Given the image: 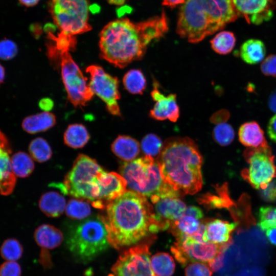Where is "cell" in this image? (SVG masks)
<instances>
[{
    "instance_id": "6da1fadb",
    "label": "cell",
    "mask_w": 276,
    "mask_h": 276,
    "mask_svg": "<svg viewBox=\"0 0 276 276\" xmlns=\"http://www.w3.org/2000/svg\"><path fill=\"white\" fill-rule=\"evenodd\" d=\"M169 29L165 12L134 22L120 18L108 22L99 34L100 56L113 66L123 68L142 59L151 42L164 37Z\"/></svg>"
},
{
    "instance_id": "7a4b0ae2",
    "label": "cell",
    "mask_w": 276,
    "mask_h": 276,
    "mask_svg": "<svg viewBox=\"0 0 276 276\" xmlns=\"http://www.w3.org/2000/svg\"><path fill=\"white\" fill-rule=\"evenodd\" d=\"M105 225L109 244L120 249L136 244L149 234L161 230L153 207L146 197L126 191L98 215Z\"/></svg>"
},
{
    "instance_id": "3957f363",
    "label": "cell",
    "mask_w": 276,
    "mask_h": 276,
    "mask_svg": "<svg viewBox=\"0 0 276 276\" xmlns=\"http://www.w3.org/2000/svg\"><path fill=\"white\" fill-rule=\"evenodd\" d=\"M202 157L188 137L165 141L157 159L164 181L180 194L193 195L202 186Z\"/></svg>"
},
{
    "instance_id": "277c9868",
    "label": "cell",
    "mask_w": 276,
    "mask_h": 276,
    "mask_svg": "<svg viewBox=\"0 0 276 276\" xmlns=\"http://www.w3.org/2000/svg\"><path fill=\"white\" fill-rule=\"evenodd\" d=\"M233 0H186L178 13L176 33L198 43L237 19Z\"/></svg>"
},
{
    "instance_id": "5b68a950",
    "label": "cell",
    "mask_w": 276,
    "mask_h": 276,
    "mask_svg": "<svg viewBox=\"0 0 276 276\" xmlns=\"http://www.w3.org/2000/svg\"><path fill=\"white\" fill-rule=\"evenodd\" d=\"M105 170L97 162L88 156L79 154L63 183H52L63 194L83 199L94 204L100 193V177Z\"/></svg>"
},
{
    "instance_id": "8992f818",
    "label": "cell",
    "mask_w": 276,
    "mask_h": 276,
    "mask_svg": "<svg viewBox=\"0 0 276 276\" xmlns=\"http://www.w3.org/2000/svg\"><path fill=\"white\" fill-rule=\"evenodd\" d=\"M120 171L128 187L145 197H159L170 187L163 180L157 161L150 156L125 162Z\"/></svg>"
},
{
    "instance_id": "52a82bcc",
    "label": "cell",
    "mask_w": 276,
    "mask_h": 276,
    "mask_svg": "<svg viewBox=\"0 0 276 276\" xmlns=\"http://www.w3.org/2000/svg\"><path fill=\"white\" fill-rule=\"evenodd\" d=\"M67 244L75 257L83 262L89 261L109 244L104 224L98 216L83 221L70 232Z\"/></svg>"
},
{
    "instance_id": "ba28073f",
    "label": "cell",
    "mask_w": 276,
    "mask_h": 276,
    "mask_svg": "<svg viewBox=\"0 0 276 276\" xmlns=\"http://www.w3.org/2000/svg\"><path fill=\"white\" fill-rule=\"evenodd\" d=\"M48 7L58 35L76 38L91 30L87 0H50Z\"/></svg>"
},
{
    "instance_id": "9c48e42d",
    "label": "cell",
    "mask_w": 276,
    "mask_h": 276,
    "mask_svg": "<svg viewBox=\"0 0 276 276\" xmlns=\"http://www.w3.org/2000/svg\"><path fill=\"white\" fill-rule=\"evenodd\" d=\"M59 56L61 77L68 100L75 107L85 106L94 95L87 79L74 61L69 51L61 52Z\"/></svg>"
},
{
    "instance_id": "30bf717a",
    "label": "cell",
    "mask_w": 276,
    "mask_h": 276,
    "mask_svg": "<svg viewBox=\"0 0 276 276\" xmlns=\"http://www.w3.org/2000/svg\"><path fill=\"white\" fill-rule=\"evenodd\" d=\"M155 238H149L123 251L108 276H156L150 261V247Z\"/></svg>"
},
{
    "instance_id": "8fae6325",
    "label": "cell",
    "mask_w": 276,
    "mask_h": 276,
    "mask_svg": "<svg viewBox=\"0 0 276 276\" xmlns=\"http://www.w3.org/2000/svg\"><path fill=\"white\" fill-rule=\"evenodd\" d=\"M86 72L89 75V85L94 95L105 103L106 109L110 114L121 116L118 103L121 95L117 77L110 75L97 65L88 66Z\"/></svg>"
},
{
    "instance_id": "7c38bea8",
    "label": "cell",
    "mask_w": 276,
    "mask_h": 276,
    "mask_svg": "<svg viewBox=\"0 0 276 276\" xmlns=\"http://www.w3.org/2000/svg\"><path fill=\"white\" fill-rule=\"evenodd\" d=\"M249 168L243 177L255 189H263L276 177V166L271 150L251 149L245 151Z\"/></svg>"
},
{
    "instance_id": "4fadbf2b",
    "label": "cell",
    "mask_w": 276,
    "mask_h": 276,
    "mask_svg": "<svg viewBox=\"0 0 276 276\" xmlns=\"http://www.w3.org/2000/svg\"><path fill=\"white\" fill-rule=\"evenodd\" d=\"M221 245L211 242H198L191 235H183L176 238L171 248L176 260L185 266L190 262H210L219 254Z\"/></svg>"
},
{
    "instance_id": "5bb4252c",
    "label": "cell",
    "mask_w": 276,
    "mask_h": 276,
    "mask_svg": "<svg viewBox=\"0 0 276 276\" xmlns=\"http://www.w3.org/2000/svg\"><path fill=\"white\" fill-rule=\"evenodd\" d=\"M233 3L239 16L255 25L270 20L276 6L274 0H233Z\"/></svg>"
},
{
    "instance_id": "9a60e30c",
    "label": "cell",
    "mask_w": 276,
    "mask_h": 276,
    "mask_svg": "<svg viewBox=\"0 0 276 276\" xmlns=\"http://www.w3.org/2000/svg\"><path fill=\"white\" fill-rule=\"evenodd\" d=\"M127 182L116 172L104 171L100 177V193L98 201L92 206L104 210L110 202L126 191Z\"/></svg>"
},
{
    "instance_id": "2e32d148",
    "label": "cell",
    "mask_w": 276,
    "mask_h": 276,
    "mask_svg": "<svg viewBox=\"0 0 276 276\" xmlns=\"http://www.w3.org/2000/svg\"><path fill=\"white\" fill-rule=\"evenodd\" d=\"M151 96L155 102L149 111V116L157 121H169L175 122L179 117L180 110L176 101V95L170 94L165 96L158 89L157 83H154V88Z\"/></svg>"
},
{
    "instance_id": "e0dca14e",
    "label": "cell",
    "mask_w": 276,
    "mask_h": 276,
    "mask_svg": "<svg viewBox=\"0 0 276 276\" xmlns=\"http://www.w3.org/2000/svg\"><path fill=\"white\" fill-rule=\"evenodd\" d=\"M154 204L155 217L162 231L167 229L172 222L181 218L187 208L178 197L159 198Z\"/></svg>"
},
{
    "instance_id": "ac0fdd59",
    "label": "cell",
    "mask_w": 276,
    "mask_h": 276,
    "mask_svg": "<svg viewBox=\"0 0 276 276\" xmlns=\"http://www.w3.org/2000/svg\"><path fill=\"white\" fill-rule=\"evenodd\" d=\"M239 139L244 146L251 149H270L264 132L255 121L243 124L239 130Z\"/></svg>"
},
{
    "instance_id": "d6986e66",
    "label": "cell",
    "mask_w": 276,
    "mask_h": 276,
    "mask_svg": "<svg viewBox=\"0 0 276 276\" xmlns=\"http://www.w3.org/2000/svg\"><path fill=\"white\" fill-rule=\"evenodd\" d=\"M205 224L208 241L219 245L232 241V233L237 226V223H229L218 219L209 220Z\"/></svg>"
},
{
    "instance_id": "ffe728a7",
    "label": "cell",
    "mask_w": 276,
    "mask_h": 276,
    "mask_svg": "<svg viewBox=\"0 0 276 276\" xmlns=\"http://www.w3.org/2000/svg\"><path fill=\"white\" fill-rule=\"evenodd\" d=\"M34 237L36 243L42 249H53L62 243L63 236L62 232L55 226L43 224L35 231Z\"/></svg>"
},
{
    "instance_id": "44dd1931",
    "label": "cell",
    "mask_w": 276,
    "mask_h": 276,
    "mask_svg": "<svg viewBox=\"0 0 276 276\" xmlns=\"http://www.w3.org/2000/svg\"><path fill=\"white\" fill-rule=\"evenodd\" d=\"M11 151L1 148V193L3 195L11 194L14 189L16 178L13 172L9 154Z\"/></svg>"
},
{
    "instance_id": "7402d4cb",
    "label": "cell",
    "mask_w": 276,
    "mask_h": 276,
    "mask_svg": "<svg viewBox=\"0 0 276 276\" xmlns=\"http://www.w3.org/2000/svg\"><path fill=\"white\" fill-rule=\"evenodd\" d=\"M56 124V117L49 111H43L28 116L22 121L21 127L27 133L35 134L47 131Z\"/></svg>"
},
{
    "instance_id": "603a6c76",
    "label": "cell",
    "mask_w": 276,
    "mask_h": 276,
    "mask_svg": "<svg viewBox=\"0 0 276 276\" xmlns=\"http://www.w3.org/2000/svg\"><path fill=\"white\" fill-rule=\"evenodd\" d=\"M113 153L124 161L130 162L138 155L140 144L134 139L127 135H119L112 143Z\"/></svg>"
},
{
    "instance_id": "cb8c5ba5",
    "label": "cell",
    "mask_w": 276,
    "mask_h": 276,
    "mask_svg": "<svg viewBox=\"0 0 276 276\" xmlns=\"http://www.w3.org/2000/svg\"><path fill=\"white\" fill-rule=\"evenodd\" d=\"M38 204L45 215L54 218L62 215L66 205L64 197L58 192L52 191L43 194Z\"/></svg>"
},
{
    "instance_id": "d4e9b609",
    "label": "cell",
    "mask_w": 276,
    "mask_h": 276,
    "mask_svg": "<svg viewBox=\"0 0 276 276\" xmlns=\"http://www.w3.org/2000/svg\"><path fill=\"white\" fill-rule=\"evenodd\" d=\"M239 53L241 59L245 63L257 64L262 61L265 57V46L260 40L248 39L241 45Z\"/></svg>"
},
{
    "instance_id": "484cf974",
    "label": "cell",
    "mask_w": 276,
    "mask_h": 276,
    "mask_svg": "<svg viewBox=\"0 0 276 276\" xmlns=\"http://www.w3.org/2000/svg\"><path fill=\"white\" fill-rule=\"evenodd\" d=\"M89 139L90 135L86 128L81 124L68 125L63 135L64 144L74 149L83 147Z\"/></svg>"
},
{
    "instance_id": "4316f807",
    "label": "cell",
    "mask_w": 276,
    "mask_h": 276,
    "mask_svg": "<svg viewBox=\"0 0 276 276\" xmlns=\"http://www.w3.org/2000/svg\"><path fill=\"white\" fill-rule=\"evenodd\" d=\"M125 89L134 95H142L147 86V81L140 69H131L127 71L123 78Z\"/></svg>"
},
{
    "instance_id": "83f0119b",
    "label": "cell",
    "mask_w": 276,
    "mask_h": 276,
    "mask_svg": "<svg viewBox=\"0 0 276 276\" xmlns=\"http://www.w3.org/2000/svg\"><path fill=\"white\" fill-rule=\"evenodd\" d=\"M201 223L199 219L191 216L183 215L180 219L172 222L170 230L175 238L183 235H192L199 229Z\"/></svg>"
},
{
    "instance_id": "f1b7e54d",
    "label": "cell",
    "mask_w": 276,
    "mask_h": 276,
    "mask_svg": "<svg viewBox=\"0 0 276 276\" xmlns=\"http://www.w3.org/2000/svg\"><path fill=\"white\" fill-rule=\"evenodd\" d=\"M150 264L156 276H172L175 269L173 258L166 252H157L153 255Z\"/></svg>"
},
{
    "instance_id": "f546056e",
    "label": "cell",
    "mask_w": 276,
    "mask_h": 276,
    "mask_svg": "<svg viewBox=\"0 0 276 276\" xmlns=\"http://www.w3.org/2000/svg\"><path fill=\"white\" fill-rule=\"evenodd\" d=\"M12 167L15 175L21 178L29 176L34 169V163L30 155L24 152H18L11 158Z\"/></svg>"
},
{
    "instance_id": "4dcf8cb0",
    "label": "cell",
    "mask_w": 276,
    "mask_h": 276,
    "mask_svg": "<svg viewBox=\"0 0 276 276\" xmlns=\"http://www.w3.org/2000/svg\"><path fill=\"white\" fill-rule=\"evenodd\" d=\"M236 37L230 31H223L217 33L210 41L212 49L217 53L226 55L232 52L236 44Z\"/></svg>"
},
{
    "instance_id": "1f68e13d",
    "label": "cell",
    "mask_w": 276,
    "mask_h": 276,
    "mask_svg": "<svg viewBox=\"0 0 276 276\" xmlns=\"http://www.w3.org/2000/svg\"><path fill=\"white\" fill-rule=\"evenodd\" d=\"M29 152L32 158L39 163L48 161L52 157V149L47 141L42 137L33 139L29 145Z\"/></svg>"
},
{
    "instance_id": "d6a6232c",
    "label": "cell",
    "mask_w": 276,
    "mask_h": 276,
    "mask_svg": "<svg viewBox=\"0 0 276 276\" xmlns=\"http://www.w3.org/2000/svg\"><path fill=\"white\" fill-rule=\"evenodd\" d=\"M91 212L89 203L86 200L78 198L70 199L65 208L66 216L72 219L80 220L86 218L89 216Z\"/></svg>"
},
{
    "instance_id": "836d02e7",
    "label": "cell",
    "mask_w": 276,
    "mask_h": 276,
    "mask_svg": "<svg viewBox=\"0 0 276 276\" xmlns=\"http://www.w3.org/2000/svg\"><path fill=\"white\" fill-rule=\"evenodd\" d=\"M23 248L19 242L14 238L5 240L1 248L2 257L7 261H16L22 255Z\"/></svg>"
},
{
    "instance_id": "e575fe53",
    "label": "cell",
    "mask_w": 276,
    "mask_h": 276,
    "mask_svg": "<svg viewBox=\"0 0 276 276\" xmlns=\"http://www.w3.org/2000/svg\"><path fill=\"white\" fill-rule=\"evenodd\" d=\"M215 141L221 146L230 144L235 137V131L232 126L228 123L222 122L217 124L213 131Z\"/></svg>"
},
{
    "instance_id": "d590c367",
    "label": "cell",
    "mask_w": 276,
    "mask_h": 276,
    "mask_svg": "<svg viewBox=\"0 0 276 276\" xmlns=\"http://www.w3.org/2000/svg\"><path fill=\"white\" fill-rule=\"evenodd\" d=\"M162 141L156 134L149 133L142 140L141 147L146 155L152 157L159 155L162 149Z\"/></svg>"
},
{
    "instance_id": "8d00e7d4",
    "label": "cell",
    "mask_w": 276,
    "mask_h": 276,
    "mask_svg": "<svg viewBox=\"0 0 276 276\" xmlns=\"http://www.w3.org/2000/svg\"><path fill=\"white\" fill-rule=\"evenodd\" d=\"M258 225L263 231L276 227V208L273 206L261 207L258 214Z\"/></svg>"
},
{
    "instance_id": "74e56055",
    "label": "cell",
    "mask_w": 276,
    "mask_h": 276,
    "mask_svg": "<svg viewBox=\"0 0 276 276\" xmlns=\"http://www.w3.org/2000/svg\"><path fill=\"white\" fill-rule=\"evenodd\" d=\"M186 276H212L211 269L205 264L194 262L188 264L185 268Z\"/></svg>"
},
{
    "instance_id": "f35d334b",
    "label": "cell",
    "mask_w": 276,
    "mask_h": 276,
    "mask_svg": "<svg viewBox=\"0 0 276 276\" xmlns=\"http://www.w3.org/2000/svg\"><path fill=\"white\" fill-rule=\"evenodd\" d=\"M16 43L9 39H3L0 44V56L2 60H8L13 58L17 54Z\"/></svg>"
},
{
    "instance_id": "ab89813d",
    "label": "cell",
    "mask_w": 276,
    "mask_h": 276,
    "mask_svg": "<svg viewBox=\"0 0 276 276\" xmlns=\"http://www.w3.org/2000/svg\"><path fill=\"white\" fill-rule=\"evenodd\" d=\"M20 266L16 261H7L0 268V276H20Z\"/></svg>"
},
{
    "instance_id": "60d3db41",
    "label": "cell",
    "mask_w": 276,
    "mask_h": 276,
    "mask_svg": "<svg viewBox=\"0 0 276 276\" xmlns=\"http://www.w3.org/2000/svg\"><path fill=\"white\" fill-rule=\"evenodd\" d=\"M262 73L267 76L276 77V54L267 56L261 64Z\"/></svg>"
},
{
    "instance_id": "b9f144b4",
    "label": "cell",
    "mask_w": 276,
    "mask_h": 276,
    "mask_svg": "<svg viewBox=\"0 0 276 276\" xmlns=\"http://www.w3.org/2000/svg\"><path fill=\"white\" fill-rule=\"evenodd\" d=\"M262 198L267 201L276 200V180L270 182L267 186L262 189L261 192Z\"/></svg>"
},
{
    "instance_id": "7bdbcfd3",
    "label": "cell",
    "mask_w": 276,
    "mask_h": 276,
    "mask_svg": "<svg viewBox=\"0 0 276 276\" xmlns=\"http://www.w3.org/2000/svg\"><path fill=\"white\" fill-rule=\"evenodd\" d=\"M229 117V112L226 110L222 109L218 111L213 114L210 119V121L216 124L225 122Z\"/></svg>"
},
{
    "instance_id": "ee69618b",
    "label": "cell",
    "mask_w": 276,
    "mask_h": 276,
    "mask_svg": "<svg viewBox=\"0 0 276 276\" xmlns=\"http://www.w3.org/2000/svg\"><path fill=\"white\" fill-rule=\"evenodd\" d=\"M267 133L270 139L276 143V114L274 115L268 122Z\"/></svg>"
},
{
    "instance_id": "f6af8a7d",
    "label": "cell",
    "mask_w": 276,
    "mask_h": 276,
    "mask_svg": "<svg viewBox=\"0 0 276 276\" xmlns=\"http://www.w3.org/2000/svg\"><path fill=\"white\" fill-rule=\"evenodd\" d=\"M184 215L191 216L199 220L201 219L203 216L201 210L195 206H190L187 208Z\"/></svg>"
},
{
    "instance_id": "bcb514c9",
    "label": "cell",
    "mask_w": 276,
    "mask_h": 276,
    "mask_svg": "<svg viewBox=\"0 0 276 276\" xmlns=\"http://www.w3.org/2000/svg\"><path fill=\"white\" fill-rule=\"evenodd\" d=\"M54 103L52 100L50 98H43L40 100L39 102V107L44 111H49L52 109Z\"/></svg>"
},
{
    "instance_id": "7dc6e473",
    "label": "cell",
    "mask_w": 276,
    "mask_h": 276,
    "mask_svg": "<svg viewBox=\"0 0 276 276\" xmlns=\"http://www.w3.org/2000/svg\"><path fill=\"white\" fill-rule=\"evenodd\" d=\"M40 260V263L45 267H49L52 264L50 255L47 250L41 249Z\"/></svg>"
},
{
    "instance_id": "c3c4849f",
    "label": "cell",
    "mask_w": 276,
    "mask_h": 276,
    "mask_svg": "<svg viewBox=\"0 0 276 276\" xmlns=\"http://www.w3.org/2000/svg\"><path fill=\"white\" fill-rule=\"evenodd\" d=\"M265 231L266 237L270 243L276 246V227L268 228Z\"/></svg>"
},
{
    "instance_id": "681fc988",
    "label": "cell",
    "mask_w": 276,
    "mask_h": 276,
    "mask_svg": "<svg viewBox=\"0 0 276 276\" xmlns=\"http://www.w3.org/2000/svg\"><path fill=\"white\" fill-rule=\"evenodd\" d=\"M186 0H162V4L172 9L178 5H182Z\"/></svg>"
},
{
    "instance_id": "f907efd6",
    "label": "cell",
    "mask_w": 276,
    "mask_h": 276,
    "mask_svg": "<svg viewBox=\"0 0 276 276\" xmlns=\"http://www.w3.org/2000/svg\"><path fill=\"white\" fill-rule=\"evenodd\" d=\"M268 105L272 111L276 112V90L270 95L268 100Z\"/></svg>"
},
{
    "instance_id": "816d5d0a",
    "label": "cell",
    "mask_w": 276,
    "mask_h": 276,
    "mask_svg": "<svg viewBox=\"0 0 276 276\" xmlns=\"http://www.w3.org/2000/svg\"><path fill=\"white\" fill-rule=\"evenodd\" d=\"M40 0H18L19 3L26 7H32L35 6Z\"/></svg>"
},
{
    "instance_id": "f5cc1de1",
    "label": "cell",
    "mask_w": 276,
    "mask_h": 276,
    "mask_svg": "<svg viewBox=\"0 0 276 276\" xmlns=\"http://www.w3.org/2000/svg\"><path fill=\"white\" fill-rule=\"evenodd\" d=\"M131 8L129 7H126V6H124V7H121L120 8H118V16L119 17H121V16H122L123 15V14H124V12H129L131 11Z\"/></svg>"
},
{
    "instance_id": "db71d44e",
    "label": "cell",
    "mask_w": 276,
    "mask_h": 276,
    "mask_svg": "<svg viewBox=\"0 0 276 276\" xmlns=\"http://www.w3.org/2000/svg\"><path fill=\"white\" fill-rule=\"evenodd\" d=\"M107 2L111 5H114L117 6H122L123 5L126 0H106Z\"/></svg>"
},
{
    "instance_id": "11a10c76",
    "label": "cell",
    "mask_w": 276,
    "mask_h": 276,
    "mask_svg": "<svg viewBox=\"0 0 276 276\" xmlns=\"http://www.w3.org/2000/svg\"><path fill=\"white\" fill-rule=\"evenodd\" d=\"M5 68L1 65V82L2 83L5 79Z\"/></svg>"
}]
</instances>
